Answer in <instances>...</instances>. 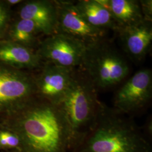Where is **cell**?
I'll return each instance as SVG.
<instances>
[{
  "label": "cell",
  "mask_w": 152,
  "mask_h": 152,
  "mask_svg": "<svg viewBox=\"0 0 152 152\" xmlns=\"http://www.w3.org/2000/svg\"><path fill=\"white\" fill-rule=\"evenodd\" d=\"M122 115L102 104L80 152H152L150 142L136 125Z\"/></svg>",
  "instance_id": "7a4b0ae2"
},
{
  "label": "cell",
  "mask_w": 152,
  "mask_h": 152,
  "mask_svg": "<svg viewBox=\"0 0 152 152\" xmlns=\"http://www.w3.org/2000/svg\"><path fill=\"white\" fill-rule=\"evenodd\" d=\"M80 68L96 89L117 85L130 71L124 56L105 40L87 46Z\"/></svg>",
  "instance_id": "277c9868"
},
{
  "label": "cell",
  "mask_w": 152,
  "mask_h": 152,
  "mask_svg": "<svg viewBox=\"0 0 152 152\" xmlns=\"http://www.w3.org/2000/svg\"><path fill=\"white\" fill-rule=\"evenodd\" d=\"M98 1L110 12L119 28L132 26L144 20L139 1L98 0Z\"/></svg>",
  "instance_id": "5bb4252c"
},
{
  "label": "cell",
  "mask_w": 152,
  "mask_h": 152,
  "mask_svg": "<svg viewBox=\"0 0 152 152\" xmlns=\"http://www.w3.org/2000/svg\"><path fill=\"white\" fill-rule=\"evenodd\" d=\"M77 9L85 20L94 27L117 31L118 26L110 12L98 0H80L75 2Z\"/></svg>",
  "instance_id": "9a60e30c"
},
{
  "label": "cell",
  "mask_w": 152,
  "mask_h": 152,
  "mask_svg": "<svg viewBox=\"0 0 152 152\" xmlns=\"http://www.w3.org/2000/svg\"><path fill=\"white\" fill-rule=\"evenodd\" d=\"M58 11L57 32L68 35L86 46L105 40L107 31L88 24L76 8L75 2L55 1Z\"/></svg>",
  "instance_id": "52a82bcc"
},
{
  "label": "cell",
  "mask_w": 152,
  "mask_h": 152,
  "mask_svg": "<svg viewBox=\"0 0 152 152\" xmlns=\"http://www.w3.org/2000/svg\"><path fill=\"white\" fill-rule=\"evenodd\" d=\"M86 49L81 42L56 32L42 39L36 51L43 63L76 69L81 66Z\"/></svg>",
  "instance_id": "8992f818"
},
{
  "label": "cell",
  "mask_w": 152,
  "mask_h": 152,
  "mask_svg": "<svg viewBox=\"0 0 152 152\" xmlns=\"http://www.w3.org/2000/svg\"><path fill=\"white\" fill-rule=\"evenodd\" d=\"M0 64L33 72L39 69L44 63L36 50L10 41L1 40Z\"/></svg>",
  "instance_id": "7c38bea8"
},
{
  "label": "cell",
  "mask_w": 152,
  "mask_h": 152,
  "mask_svg": "<svg viewBox=\"0 0 152 152\" xmlns=\"http://www.w3.org/2000/svg\"><path fill=\"white\" fill-rule=\"evenodd\" d=\"M125 53L136 61L142 60L150 51L152 42V22L142 20L117 31Z\"/></svg>",
  "instance_id": "8fae6325"
},
{
  "label": "cell",
  "mask_w": 152,
  "mask_h": 152,
  "mask_svg": "<svg viewBox=\"0 0 152 152\" xmlns=\"http://www.w3.org/2000/svg\"><path fill=\"white\" fill-rule=\"evenodd\" d=\"M96 90L84 72L76 68L68 88L56 105L68 127L72 148L81 145L96 122L102 105Z\"/></svg>",
  "instance_id": "3957f363"
},
{
  "label": "cell",
  "mask_w": 152,
  "mask_h": 152,
  "mask_svg": "<svg viewBox=\"0 0 152 152\" xmlns=\"http://www.w3.org/2000/svg\"><path fill=\"white\" fill-rule=\"evenodd\" d=\"M23 1H22V0H5V1H4L6 4L9 7H10L11 9L15 6H18V5L20 4Z\"/></svg>",
  "instance_id": "d6986e66"
},
{
  "label": "cell",
  "mask_w": 152,
  "mask_h": 152,
  "mask_svg": "<svg viewBox=\"0 0 152 152\" xmlns=\"http://www.w3.org/2000/svg\"><path fill=\"white\" fill-rule=\"evenodd\" d=\"M36 96L32 72L0 64V115L15 110Z\"/></svg>",
  "instance_id": "5b68a950"
},
{
  "label": "cell",
  "mask_w": 152,
  "mask_h": 152,
  "mask_svg": "<svg viewBox=\"0 0 152 152\" xmlns=\"http://www.w3.org/2000/svg\"><path fill=\"white\" fill-rule=\"evenodd\" d=\"M13 15L11 8L6 4L4 1H0V41L4 38Z\"/></svg>",
  "instance_id": "e0dca14e"
},
{
  "label": "cell",
  "mask_w": 152,
  "mask_h": 152,
  "mask_svg": "<svg viewBox=\"0 0 152 152\" xmlns=\"http://www.w3.org/2000/svg\"><path fill=\"white\" fill-rule=\"evenodd\" d=\"M44 36L33 22L14 15L4 38L28 48L36 50Z\"/></svg>",
  "instance_id": "4fadbf2b"
},
{
  "label": "cell",
  "mask_w": 152,
  "mask_h": 152,
  "mask_svg": "<svg viewBox=\"0 0 152 152\" xmlns=\"http://www.w3.org/2000/svg\"><path fill=\"white\" fill-rule=\"evenodd\" d=\"M139 3L141 7V12L144 19L152 22V0H141L139 1Z\"/></svg>",
  "instance_id": "ac0fdd59"
},
{
  "label": "cell",
  "mask_w": 152,
  "mask_h": 152,
  "mask_svg": "<svg viewBox=\"0 0 152 152\" xmlns=\"http://www.w3.org/2000/svg\"><path fill=\"white\" fill-rule=\"evenodd\" d=\"M1 126V122H0V127Z\"/></svg>",
  "instance_id": "44dd1931"
},
{
  "label": "cell",
  "mask_w": 152,
  "mask_h": 152,
  "mask_svg": "<svg viewBox=\"0 0 152 152\" xmlns=\"http://www.w3.org/2000/svg\"><path fill=\"white\" fill-rule=\"evenodd\" d=\"M1 127L15 134L22 152H68L71 135L56 105L36 96L19 108L0 115Z\"/></svg>",
  "instance_id": "6da1fadb"
},
{
  "label": "cell",
  "mask_w": 152,
  "mask_h": 152,
  "mask_svg": "<svg viewBox=\"0 0 152 152\" xmlns=\"http://www.w3.org/2000/svg\"><path fill=\"white\" fill-rule=\"evenodd\" d=\"M74 70L44 63L33 72L36 96L57 105L69 87Z\"/></svg>",
  "instance_id": "9c48e42d"
},
{
  "label": "cell",
  "mask_w": 152,
  "mask_h": 152,
  "mask_svg": "<svg viewBox=\"0 0 152 152\" xmlns=\"http://www.w3.org/2000/svg\"><path fill=\"white\" fill-rule=\"evenodd\" d=\"M15 15L33 22L46 37L57 32L58 11L55 1H23L17 6Z\"/></svg>",
  "instance_id": "30bf717a"
},
{
  "label": "cell",
  "mask_w": 152,
  "mask_h": 152,
  "mask_svg": "<svg viewBox=\"0 0 152 152\" xmlns=\"http://www.w3.org/2000/svg\"><path fill=\"white\" fill-rule=\"evenodd\" d=\"M20 141L15 134L0 127V151L19 150Z\"/></svg>",
  "instance_id": "2e32d148"
},
{
  "label": "cell",
  "mask_w": 152,
  "mask_h": 152,
  "mask_svg": "<svg viewBox=\"0 0 152 152\" xmlns=\"http://www.w3.org/2000/svg\"><path fill=\"white\" fill-rule=\"evenodd\" d=\"M152 94V71L149 69L140 70L116 92L114 110L122 114L136 112L147 106Z\"/></svg>",
  "instance_id": "ba28073f"
},
{
  "label": "cell",
  "mask_w": 152,
  "mask_h": 152,
  "mask_svg": "<svg viewBox=\"0 0 152 152\" xmlns=\"http://www.w3.org/2000/svg\"><path fill=\"white\" fill-rule=\"evenodd\" d=\"M6 152H22L20 151L18 149H14V150H10V151H7Z\"/></svg>",
  "instance_id": "ffe728a7"
}]
</instances>
